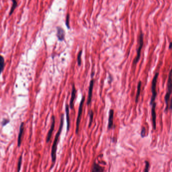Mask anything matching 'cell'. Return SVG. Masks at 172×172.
<instances>
[{"mask_svg": "<svg viewBox=\"0 0 172 172\" xmlns=\"http://www.w3.org/2000/svg\"><path fill=\"white\" fill-rule=\"evenodd\" d=\"M5 66V59L4 57L0 55V75L4 70Z\"/></svg>", "mask_w": 172, "mask_h": 172, "instance_id": "2e32d148", "label": "cell"}, {"mask_svg": "<svg viewBox=\"0 0 172 172\" xmlns=\"http://www.w3.org/2000/svg\"><path fill=\"white\" fill-rule=\"evenodd\" d=\"M94 75V72H93L92 74H91V76L92 77L90 83H89V89H88V97H87V105L89 106L91 102V99L92 97V92H93V86H94V79L93 78V76Z\"/></svg>", "mask_w": 172, "mask_h": 172, "instance_id": "5b68a950", "label": "cell"}, {"mask_svg": "<svg viewBox=\"0 0 172 172\" xmlns=\"http://www.w3.org/2000/svg\"><path fill=\"white\" fill-rule=\"evenodd\" d=\"M141 84H142V82L141 81H139L138 82V85H137V91L136 92V97H135V103L137 104L138 102L139 101V97L140 96V92H141Z\"/></svg>", "mask_w": 172, "mask_h": 172, "instance_id": "9a60e30c", "label": "cell"}, {"mask_svg": "<svg viewBox=\"0 0 172 172\" xmlns=\"http://www.w3.org/2000/svg\"><path fill=\"white\" fill-rule=\"evenodd\" d=\"M12 7L11 8V10H10V12L9 13V15L11 16L14 12V10H15L16 8L17 7V2L16 1V0H12Z\"/></svg>", "mask_w": 172, "mask_h": 172, "instance_id": "e0dca14e", "label": "cell"}, {"mask_svg": "<svg viewBox=\"0 0 172 172\" xmlns=\"http://www.w3.org/2000/svg\"><path fill=\"white\" fill-rule=\"evenodd\" d=\"M171 47H172V42H170V46H169V49H171Z\"/></svg>", "mask_w": 172, "mask_h": 172, "instance_id": "d4e9b609", "label": "cell"}, {"mask_svg": "<svg viewBox=\"0 0 172 172\" xmlns=\"http://www.w3.org/2000/svg\"><path fill=\"white\" fill-rule=\"evenodd\" d=\"M139 46L138 48V50L137 51V56L135 58V59L133 61V65H136L137 63L138 62L140 58V55H141V49L143 47V45H144V35L142 33H141L139 36Z\"/></svg>", "mask_w": 172, "mask_h": 172, "instance_id": "8992f818", "label": "cell"}, {"mask_svg": "<svg viewBox=\"0 0 172 172\" xmlns=\"http://www.w3.org/2000/svg\"><path fill=\"white\" fill-rule=\"evenodd\" d=\"M159 75V73L156 72L154 76L152 79V84H151V92H152V96L151 97V100L150 102V105L151 106L154 102H155L156 96H157V92L156 90V83L157 81V78L158 76Z\"/></svg>", "mask_w": 172, "mask_h": 172, "instance_id": "3957f363", "label": "cell"}, {"mask_svg": "<svg viewBox=\"0 0 172 172\" xmlns=\"http://www.w3.org/2000/svg\"><path fill=\"white\" fill-rule=\"evenodd\" d=\"M57 36L59 40L60 41H63L64 40L65 38V31L64 29L60 27H57Z\"/></svg>", "mask_w": 172, "mask_h": 172, "instance_id": "4fadbf2b", "label": "cell"}, {"mask_svg": "<svg viewBox=\"0 0 172 172\" xmlns=\"http://www.w3.org/2000/svg\"><path fill=\"white\" fill-rule=\"evenodd\" d=\"M91 171L92 172H104L105 170L104 168H103L99 165L97 164L96 163V161L95 160L93 164Z\"/></svg>", "mask_w": 172, "mask_h": 172, "instance_id": "5bb4252c", "label": "cell"}, {"mask_svg": "<svg viewBox=\"0 0 172 172\" xmlns=\"http://www.w3.org/2000/svg\"><path fill=\"white\" fill-rule=\"evenodd\" d=\"M9 122V120H8V119H3L2 122V126H5L6 125H7L8 123Z\"/></svg>", "mask_w": 172, "mask_h": 172, "instance_id": "cb8c5ba5", "label": "cell"}, {"mask_svg": "<svg viewBox=\"0 0 172 172\" xmlns=\"http://www.w3.org/2000/svg\"><path fill=\"white\" fill-rule=\"evenodd\" d=\"M145 134H146V129H145V127H142V128L141 129V133H140V135H141V137H142V138L144 137L145 136Z\"/></svg>", "mask_w": 172, "mask_h": 172, "instance_id": "603a6c76", "label": "cell"}, {"mask_svg": "<svg viewBox=\"0 0 172 172\" xmlns=\"http://www.w3.org/2000/svg\"><path fill=\"white\" fill-rule=\"evenodd\" d=\"M156 104L155 102H154L153 104L151 105V117H152V126L154 130L156 129Z\"/></svg>", "mask_w": 172, "mask_h": 172, "instance_id": "52a82bcc", "label": "cell"}, {"mask_svg": "<svg viewBox=\"0 0 172 172\" xmlns=\"http://www.w3.org/2000/svg\"><path fill=\"white\" fill-rule=\"evenodd\" d=\"M65 111L66 114L67 119V132L69 131L70 128V115H69V106L68 104H66L65 106Z\"/></svg>", "mask_w": 172, "mask_h": 172, "instance_id": "7c38bea8", "label": "cell"}, {"mask_svg": "<svg viewBox=\"0 0 172 172\" xmlns=\"http://www.w3.org/2000/svg\"><path fill=\"white\" fill-rule=\"evenodd\" d=\"M76 93H77L76 89L75 88L74 84H73L72 92H71V97L70 103H69V108L71 110H73L74 108V100L76 96Z\"/></svg>", "mask_w": 172, "mask_h": 172, "instance_id": "ba28073f", "label": "cell"}, {"mask_svg": "<svg viewBox=\"0 0 172 172\" xmlns=\"http://www.w3.org/2000/svg\"><path fill=\"white\" fill-rule=\"evenodd\" d=\"M22 156H20L18 162V164H17V171L19 172L21 170V164H22Z\"/></svg>", "mask_w": 172, "mask_h": 172, "instance_id": "ffe728a7", "label": "cell"}, {"mask_svg": "<svg viewBox=\"0 0 172 172\" xmlns=\"http://www.w3.org/2000/svg\"><path fill=\"white\" fill-rule=\"evenodd\" d=\"M52 123L51 124V126L50 128V129L49 130L48 135H47V137L46 138V142L48 143L49 142V141L51 140V138L52 137V134H53V132L54 130V128H55V116L53 115L52 117Z\"/></svg>", "mask_w": 172, "mask_h": 172, "instance_id": "9c48e42d", "label": "cell"}, {"mask_svg": "<svg viewBox=\"0 0 172 172\" xmlns=\"http://www.w3.org/2000/svg\"><path fill=\"white\" fill-rule=\"evenodd\" d=\"M82 51H80L78 55L77 56V62H78V65L79 66H80L81 65V55H82Z\"/></svg>", "mask_w": 172, "mask_h": 172, "instance_id": "d6986e66", "label": "cell"}, {"mask_svg": "<svg viewBox=\"0 0 172 172\" xmlns=\"http://www.w3.org/2000/svg\"><path fill=\"white\" fill-rule=\"evenodd\" d=\"M24 123H21L20 126V128H19V133L18 134V140H17V145L18 147H20L21 146V142H22V138L24 130Z\"/></svg>", "mask_w": 172, "mask_h": 172, "instance_id": "8fae6325", "label": "cell"}, {"mask_svg": "<svg viewBox=\"0 0 172 172\" xmlns=\"http://www.w3.org/2000/svg\"><path fill=\"white\" fill-rule=\"evenodd\" d=\"M167 92L165 96V102L166 105V107L165 109V112H167V111L169 109V101L170 100V97L172 93V70H170L169 77H168V87H167Z\"/></svg>", "mask_w": 172, "mask_h": 172, "instance_id": "7a4b0ae2", "label": "cell"}, {"mask_svg": "<svg viewBox=\"0 0 172 172\" xmlns=\"http://www.w3.org/2000/svg\"><path fill=\"white\" fill-rule=\"evenodd\" d=\"M88 115L89 117V125H88V128H90L91 126L93 119V112H92V110H90L88 112Z\"/></svg>", "mask_w": 172, "mask_h": 172, "instance_id": "ac0fdd59", "label": "cell"}, {"mask_svg": "<svg viewBox=\"0 0 172 172\" xmlns=\"http://www.w3.org/2000/svg\"><path fill=\"white\" fill-rule=\"evenodd\" d=\"M145 169H144V172H148L149 171V168H150L149 163L148 161H145Z\"/></svg>", "mask_w": 172, "mask_h": 172, "instance_id": "44dd1931", "label": "cell"}, {"mask_svg": "<svg viewBox=\"0 0 172 172\" xmlns=\"http://www.w3.org/2000/svg\"><path fill=\"white\" fill-rule=\"evenodd\" d=\"M114 110L113 109H111L109 111V120H108V130L112 129L113 128L114 126Z\"/></svg>", "mask_w": 172, "mask_h": 172, "instance_id": "30bf717a", "label": "cell"}, {"mask_svg": "<svg viewBox=\"0 0 172 172\" xmlns=\"http://www.w3.org/2000/svg\"><path fill=\"white\" fill-rule=\"evenodd\" d=\"M85 96L84 95L83 96L79 107V110H78V116H77V121H76V130H75V133L76 134H77L79 132V126H80V121L81 119V115L82 114V111H83V105H84V103L85 101Z\"/></svg>", "mask_w": 172, "mask_h": 172, "instance_id": "277c9868", "label": "cell"}, {"mask_svg": "<svg viewBox=\"0 0 172 172\" xmlns=\"http://www.w3.org/2000/svg\"><path fill=\"white\" fill-rule=\"evenodd\" d=\"M64 115L62 114L61 116V120H60V126L59 130L58 131L56 135L53 144L52 145V151H51V156H52V163H53V165L51 167V169L52 168L53 166H54V164L56 162V152H57V145L58 142L59 141V139L60 137V136L61 134L63 128V125H64Z\"/></svg>", "mask_w": 172, "mask_h": 172, "instance_id": "6da1fadb", "label": "cell"}, {"mask_svg": "<svg viewBox=\"0 0 172 172\" xmlns=\"http://www.w3.org/2000/svg\"><path fill=\"white\" fill-rule=\"evenodd\" d=\"M66 25L68 28H70V26H69V14H68L67 16H66Z\"/></svg>", "mask_w": 172, "mask_h": 172, "instance_id": "7402d4cb", "label": "cell"}]
</instances>
